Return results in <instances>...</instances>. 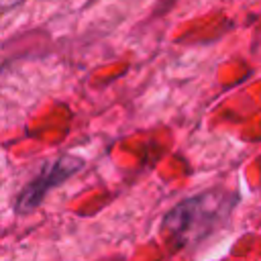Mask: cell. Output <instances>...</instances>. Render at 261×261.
Masks as SVG:
<instances>
[{"instance_id": "1", "label": "cell", "mask_w": 261, "mask_h": 261, "mask_svg": "<svg viewBox=\"0 0 261 261\" xmlns=\"http://www.w3.org/2000/svg\"><path fill=\"white\" fill-rule=\"evenodd\" d=\"M237 204V196L220 188L206 190L181 200L163 218L165 239L173 249L194 245L214 232Z\"/></svg>"}, {"instance_id": "2", "label": "cell", "mask_w": 261, "mask_h": 261, "mask_svg": "<svg viewBox=\"0 0 261 261\" xmlns=\"http://www.w3.org/2000/svg\"><path fill=\"white\" fill-rule=\"evenodd\" d=\"M84 167V159L71 153L59 155L53 161H47L41 171L37 173V177H33L18 194L16 198V212L18 214H29L35 208L41 206L43 198L47 196V192L51 188L61 186L63 181H67L71 175H75L80 169Z\"/></svg>"}]
</instances>
